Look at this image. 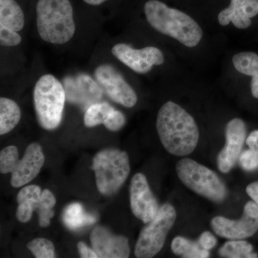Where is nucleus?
I'll list each match as a JSON object with an SVG mask.
<instances>
[{
    "label": "nucleus",
    "mask_w": 258,
    "mask_h": 258,
    "mask_svg": "<svg viewBox=\"0 0 258 258\" xmlns=\"http://www.w3.org/2000/svg\"><path fill=\"white\" fill-rule=\"evenodd\" d=\"M25 15L15 0H0V24L15 31L25 26Z\"/></svg>",
    "instance_id": "nucleus-18"
},
{
    "label": "nucleus",
    "mask_w": 258,
    "mask_h": 258,
    "mask_svg": "<svg viewBox=\"0 0 258 258\" xmlns=\"http://www.w3.org/2000/svg\"><path fill=\"white\" fill-rule=\"evenodd\" d=\"M44 162L45 156L42 147L37 143L28 146L20 160L15 146L5 147L0 152V172L5 174L11 173L10 184L15 188L25 186L35 179Z\"/></svg>",
    "instance_id": "nucleus-5"
},
{
    "label": "nucleus",
    "mask_w": 258,
    "mask_h": 258,
    "mask_svg": "<svg viewBox=\"0 0 258 258\" xmlns=\"http://www.w3.org/2000/svg\"><path fill=\"white\" fill-rule=\"evenodd\" d=\"M176 212L170 204H164L157 215L141 231L135 247L139 258H151L160 252L171 227L175 223Z\"/></svg>",
    "instance_id": "nucleus-8"
},
{
    "label": "nucleus",
    "mask_w": 258,
    "mask_h": 258,
    "mask_svg": "<svg viewBox=\"0 0 258 258\" xmlns=\"http://www.w3.org/2000/svg\"><path fill=\"white\" fill-rule=\"evenodd\" d=\"M158 135L163 147L169 154L186 157L198 146L200 132L191 115L179 105L166 102L157 115Z\"/></svg>",
    "instance_id": "nucleus-1"
},
{
    "label": "nucleus",
    "mask_w": 258,
    "mask_h": 258,
    "mask_svg": "<svg viewBox=\"0 0 258 258\" xmlns=\"http://www.w3.org/2000/svg\"><path fill=\"white\" fill-rule=\"evenodd\" d=\"M219 254L226 258H253L257 257L252 253V246L246 241L230 240L225 242L219 250Z\"/></svg>",
    "instance_id": "nucleus-23"
},
{
    "label": "nucleus",
    "mask_w": 258,
    "mask_h": 258,
    "mask_svg": "<svg viewBox=\"0 0 258 258\" xmlns=\"http://www.w3.org/2000/svg\"><path fill=\"white\" fill-rule=\"evenodd\" d=\"M90 239L98 257L127 258L130 255L128 238L113 235L106 227H95Z\"/></svg>",
    "instance_id": "nucleus-14"
},
{
    "label": "nucleus",
    "mask_w": 258,
    "mask_h": 258,
    "mask_svg": "<svg viewBox=\"0 0 258 258\" xmlns=\"http://www.w3.org/2000/svg\"><path fill=\"white\" fill-rule=\"evenodd\" d=\"M130 203L134 216L146 224L152 221L159 211L157 200L142 173L135 174L131 181Z\"/></svg>",
    "instance_id": "nucleus-12"
},
{
    "label": "nucleus",
    "mask_w": 258,
    "mask_h": 258,
    "mask_svg": "<svg viewBox=\"0 0 258 258\" xmlns=\"http://www.w3.org/2000/svg\"><path fill=\"white\" fill-rule=\"evenodd\" d=\"M21 118V111L16 102L10 98H0V135L9 133Z\"/></svg>",
    "instance_id": "nucleus-19"
},
{
    "label": "nucleus",
    "mask_w": 258,
    "mask_h": 258,
    "mask_svg": "<svg viewBox=\"0 0 258 258\" xmlns=\"http://www.w3.org/2000/svg\"><path fill=\"white\" fill-rule=\"evenodd\" d=\"M257 15L258 0H231L230 6L219 14L218 21L222 26L232 23L237 28L246 29Z\"/></svg>",
    "instance_id": "nucleus-16"
},
{
    "label": "nucleus",
    "mask_w": 258,
    "mask_h": 258,
    "mask_svg": "<svg viewBox=\"0 0 258 258\" xmlns=\"http://www.w3.org/2000/svg\"><path fill=\"white\" fill-rule=\"evenodd\" d=\"M22 42L18 32L0 24V44L2 46L15 47Z\"/></svg>",
    "instance_id": "nucleus-27"
},
{
    "label": "nucleus",
    "mask_w": 258,
    "mask_h": 258,
    "mask_svg": "<svg viewBox=\"0 0 258 258\" xmlns=\"http://www.w3.org/2000/svg\"><path fill=\"white\" fill-rule=\"evenodd\" d=\"M33 100L39 124L46 130L57 128L62 120L66 100L62 83L52 75H44L34 88Z\"/></svg>",
    "instance_id": "nucleus-4"
},
{
    "label": "nucleus",
    "mask_w": 258,
    "mask_h": 258,
    "mask_svg": "<svg viewBox=\"0 0 258 258\" xmlns=\"http://www.w3.org/2000/svg\"><path fill=\"white\" fill-rule=\"evenodd\" d=\"M111 52L122 63L139 74H147L153 66H161L164 62L162 52L155 47L134 49L128 44L118 43L112 47Z\"/></svg>",
    "instance_id": "nucleus-11"
},
{
    "label": "nucleus",
    "mask_w": 258,
    "mask_h": 258,
    "mask_svg": "<svg viewBox=\"0 0 258 258\" xmlns=\"http://www.w3.org/2000/svg\"><path fill=\"white\" fill-rule=\"evenodd\" d=\"M246 144L249 149H258V130L254 131L246 139Z\"/></svg>",
    "instance_id": "nucleus-33"
},
{
    "label": "nucleus",
    "mask_w": 258,
    "mask_h": 258,
    "mask_svg": "<svg viewBox=\"0 0 258 258\" xmlns=\"http://www.w3.org/2000/svg\"><path fill=\"white\" fill-rule=\"evenodd\" d=\"M56 204L53 194L49 189H44L40 199V206L37 210L39 215V224L42 227H47L50 225V220L54 216L52 208Z\"/></svg>",
    "instance_id": "nucleus-25"
},
{
    "label": "nucleus",
    "mask_w": 258,
    "mask_h": 258,
    "mask_svg": "<svg viewBox=\"0 0 258 258\" xmlns=\"http://www.w3.org/2000/svg\"><path fill=\"white\" fill-rule=\"evenodd\" d=\"M92 169L99 192L106 196L113 195L130 173L128 154L115 149L102 150L93 158Z\"/></svg>",
    "instance_id": "nucleus-7"
},
{
    "label": "nucleus",
    "mask_w": 258,
    "mask_h": 258,
    "mask_svg": "<svg viewBox=\"0 0 258 258\" xmlns=\"http://www.w3.org/2000/svg\"><path fill=\"white\" fill-rule=\"evenodd\" d=\"M80 255L82 258H97L98 254L93 249L89 248L84 242H79L77 244Z\"/></svg>",
    "instance_id": "nucleus-31"
},
{
    "label": "nucleus",
    "mask_w": 258,
    "mask_h": 258,
    "mask_svg": "<svg viewBox=\"0 0 258 258\" xmlns=\"http://www.w3.org/2000/svg\"><path fill=\"white\" fill-rule=\"evenodd\" d=\"M114 110L115 108L106 102L93 103L88 107L85 113V125L89 128L100 124L104 125Z\"/></svg>",
    "instance_id": "nucleus-22"
},
{
    "label": "nucleus",
    "mask_w": 258,
    "mask_h": 258,
    "mask_svg": "<svg viewBox=\"0 0 258 258\" xmlns=\"http://www.w3.org/2000/svg\"><path fill=\"white\" fill-rule=\"evenodd\" d=\"M176 171L180 181L191 191L215 203H222L227 190L215 171L189 158L178 161Z\"/></svg>",
    "instance_id": "nucleus-6"
},
{
    "label": "nucleus",
    "mask_w": 258,
    "mask_h": 258,
    "mask_svg": "<svg viewBox=\"0 0 258 258\" xmlns=\"http://www.w3.org/2000/svg\"><path fill=\"white\" fill-rule=\"evenodd\" d=\"M226 144L217 156V166L224 174H227L235 165L240 157L245 141V123L238 118L230 120L225 128Z\"/></svg>",
    "instance_id": "nucleus-13"
},
{
    "label": "nucleus",
    "mask_w": 258,
    "mask_h": 258,
    "mask_svg": "<svg viewBox=\"0 0 258 258\" xmlns=\"http://www.w3.org/2000/svg\"><path fill=\"white\" fill-rule=\"evenodd\" d=\"M66 99L79 106L89 107L98 103L103 96V91L98 83L90 76L81 74L74 79L64 80Z\"/></svg>",
    "instance_id": "nucleus-15"
},
{
    "label": "nucleus",
    "mask_w": 258,
    "mask_h": 258,
    "mask_svg": "<svg viewBox=\"0 0 258 258\" xmlns=\"http://www.w3.org/2000/svg\"><path fill=\"white\" fill-rule=\"evenodd\" d=\"M106 1H108V0H83L85 3L92 5V6H98V5H102Z\"/></svg>",
    "instance_id": "nucleus-35"
},
{
    "label": "nucleus",
    "mask_w": 258,
    "mask_h": 258,
    "mask_svg": "<svg viewBox=\"0 0 258 258\" xmlns=\"http://www.w3.org/2000/svg\"><path fill=\"white\" fill-rule=\"evenodd\" d=\"M251 92L252 96L258 99V72L252 76L251 80Z\"/></svg>",
    "instance_id": "nucleus-34"
},
{
    "label": "nucleus",
    "mask_w": 258,
    "mask_h": 258,
    "mask_svg": "<svg viewBox=\"0 0 258 258\" xmlns=\"http://www.w3.org/2000/svg\"><path fill=\"white\" fill-rule=\"evenodd\" d=\"M211 226L217 235L228 240H243L252 237L258 231V205L254 201H249L244 205L240 220L215 217L212 220Z\"/></svg>",
    "instance_id": "nucleus-9"
},
{
    "label": "nucleus",
    "mask_w": 258,
    "mask_h": 258,
    "mask_svg": "<svg viewBox=\"0 0 258 258\" xmlns=\"http://www.w3.org/2000/svg\"><path fill=\"white\" fill-rule=\"evenodd\" d=\"M144 13L154 30L176 39L184 46H197L203 38V30L192 18L159 0L147 1L144 5Z\"/></svg>",
    "instance_id": "nucleus-2"
},
{
    "label": "nucleus",
    "mask_w": 258,
    "mask_h": 258,
    "mask_svg": "<svg viewBox=\"0 0 258 258\" xmlns=\"http://www.w3.org/2000/svg\"><path fill=\"white\" fill-rule=\"evenodd\" d=\"M95 79L107 96L122 106L132 108L137 104L138 97L132 86L114 67L103 64L95 70Z\"/></svg>",
    "instance_id": "nucleus-10"
},
{
    "label": "nucleus",
    "mask_w": 258,
    "mask_h": 258,
    "mask_svg": "<svg viewBox=\"0 0 258 258\" xmlns=\"http://www.w3.org/2000/svg\"><path fill=\"white\" fill-rule=\"evenodd\" d=\"M27 247L36 258L55 257L54 244L47 239L40 237L34 239L28 242Z\"/></svg>",
    "instance_id": "nucleus-26"
},
{
    "label": "nucleus",
    "mask_w": 258,
    "mask_h": 258,
    "mask_svg": "<svg viewBox=\"0 0 258 258\" xmlns=\"http://www.w3.org/2000/svg\"><path fill=\"white\" fill-rule=\"evenodd\" d=\"M42 191L37 185H29L20 190L17 197L19 204L16 217L20 222L26 223L31 220L32 213L40 206Z\"/></svg>",
    "instance_id": "nucleus-17"
},
{
    "label": "nucleus",
    "mask_w": 258,
    "mask_h": 258,
    "mask_svg": "<svg viewBox=\"0 0 258 258\" xmlns=\"http://www.w3.org/2000/svg\"><path fill=\"white\" fill-rule=\"evenodd\" d=\"M171 250L176 255L184 258H207L210 252L203 249L198 241L187 240L183 237H176L171 242Z\"/></svg>",
    "instance_id": "nucleus-21"
},
{
    "label": "nucleus",
    "mask_w": 258,
    "mask_h": 258,
    "mask_svg": "<svg viewBox=\"0 0 258 258\" xmlns=\"http://www.w3.org/2000/svg\"><path fill=\"white\" fill-rule=\"evenodd\" d=\"M36 16L37 32L44 41L62 45L74 36L76 24L70 0H38Z\"/></svg>",
    "instance_id": "nucleus-3"
},
{
    "label": "nucleus",
    "mask_w": 258,
    "mask_h": 258,
    "mask_svg": "<svg viewBox=\"0 0 258 258\" xmlns=\"http://www.w3.org/2000/svg\"><path fill=\"white\" fill-rule=\"evenodd\" d=\"M246 192L252 199V201L258 205V181L249 184L246 188Z\"/></svg>",
    "instance_id": "nucleus-32"
},
{
    "label": "nucleus",
    "mask_w": 258,
    "mask_h": 258,
    "mask_svg": "<svg viewBox=\"0 0 258 258\" xmlns=\"http://www.w3.org/2000/svg\"><path fill=\"white\" fill-rule=\"evenodd\" d=\"M240 166L245 171L258 169V149H249L240 154L239 157Z\"/></svg>",
    "instance_id": "nucleus-28"
},
{
    "label": "nucleus",
    "mask_w": 258,
    "mask_h": 258,
    "mask_svg": "<svg viewBox=\"0 0 258 258\" xmlns=\"http://www.w3.org/2000/svg\"><path fill=\"white\" fill-rule=\"evenodd\" d=\"M199 244L203 249L207 250H210L215 247L217 244V240L215 236L212 235L211 232H204L198 240Z\"/></svg>",
    "instance_id": "nucleus-30"
},
{
    "label": "nucleus",
    "mask_w": 258,
    "mask_h": 258,
    "mask_svg": "<svg viewBox=\"0 0 258 258\" xmlns=\"http://www.w3.org/2000/svg\"><path fill=\"white\" fill-rule=\"evenodd\" d=\"M234 67L240 74L253 76L258 72V55L252 52L236 54L232 58Z\"/></svg>",
    "instance_id": "nucleus-24"
},
{
    "label": "nucleus",
    "mask_w": 258,
    "mask_h": 258,
    "mask_svg": "<svg viewBox=\"0 0 258 258\" xmlns=\"http://www.w3.org/2000/svg\"><path fill=\"white\" fill-rule=\"evenodd\" d=\"M125 123L124 115L121 112L115 109L112 112L104 125L108 130L111 131V132H118L120 129L123 128Z\"/></svg>",
    "instance_id": "nucleus-29"
},
{
    "label": "nucleus",
    "mask_w": 258,
    "mask_h": 258,
    "mask_svg": "<svg viewBox=\"0 0 258 258\" xmlns=\"http://www.w3.org/2000/svg\"><path fill=\"white\" fill-rule=\"evenodd\" d=\"M62 221L68 228L77 230L84 226L96 222V217L85 211L80 203H72L68 205L62 212Z\"/></svg>",
    "instance_id": "nucleus-20"
}]
</instances>
